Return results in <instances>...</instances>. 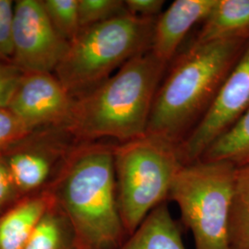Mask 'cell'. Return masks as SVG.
Returning <instances> with one entry per match:
<instances>
[{"instance_id": "cell-22", "label": "cell", "mask_w": 249, "mask_h": 249, "mask_svg": "<svg viewBox=\"0 0 249 249\" xmlns=\"http://www.w3.org/2000/svg\"><path fill=\"white\" fill-rule=\"evenodd\" d=\"M22 73L13 63L0 60V108L9 107Z\"/></svg>"}, {"instance_id": "cell-10", "label": "cell", "mask_w": 249, "mask_h": 249, "mask_svg": "<svg viewBox=\"0 0 249 249\" xmlns=\"http://www.w3.org/2000/svg\"><path fill=\"white\" fill-rule=\"evenodd\" d=\"M217 0H176L156 18L151 51L168 63L189 30L205 20Z\"/></svg>"}, {"instance_id": "cell-4", "label": "cell", "mask_w": 249, "mask_h": 249, "mask_svg": "<svg viewBox=\"0 0 249 249\" xmlns=\"http://www.w3.org/2000/svg\"><path fill=\"white\" fill-rule=\"evenodd\" d=\"M156 18L125 12L81 29L56 67V78L73 98L97 87L130 59L151 51Z\"/></svg>"}, {"instance_id": "cell-23", "label": "cell", "mask_w": 249, "mask_h": 249, "mask_svg": "<svg viewBox=\"0 0 249 249\" xmlns=\"http://www.w3.org/2000/svg\"><path fill=\"white\" fill-rule=\"evenodd\" d=\"M18 199L20 198L10 177L5 157L0 154V214L7 211Z\"/></svg>"}, {"instance_id": "cell-19", "label": "cell", "mask_w": 249, "mask_h": 249, "mask_svg": "<svg viewBox=\"0 0 249 249\" xmlns=\"http://www.w3.org/2000/svg\"><path fill=\"white\" fill-rule=\"evenodd\" d=\"M78 9L80 30L127 12L121 0H78Z\"/></svg>"}, {"instance_id": "cell-20", "label": "cell", "mask_w": 249, "mask_h": 249, "mask_svg": "<svg viewBox=\"0 0 249 249\" xmlns=\"http://www.w3.org/2000/svg\"><path fill=\"white\" fill-rule=\"evenodd\" d=\"M33 131L9 108H0V154L21 142Z\"/></svg>"}, {"instance_id": "cell-13", "label": "cell", "mask_w": 249, "mask_h": 249, "mask_svg": "<svg viewBox=\"0 0 249 249\" xmlns=\"http://www.w3.org/2000/svg\"><path fill=\"white\" fill-rule=\"evenodd\" d=\"M117 249H187L167 203L158 206Z\"/></svg>"}, {"instance_id": "cell-1", "label": "cell", "mask_w": 249, "mask_h": 249, "mask_svg": "<svg viewBox=\"0 0 249 249\" xmlns=\"http://www.w3.org/2000/svg\"><path fill=\"white\" fill-rule=\"evenodd\" d=\"M79 249H117L127 237L116 187L115 146L80 145L65 158L50 187Z\"/></svg>"}, {"instance_id": "cell-14", "label": "cell", "mask_w": 249, "mask_h": 249, "mask_svg": "<svg viewBox=\"0 0 249 249\" xmlns=\"http://www.w3.org/2000/svg\"><path fill=\"white\" fill-rule=\"evenodd\" d=\"M249 39V0H217L193 44Z\"/></svg>"}, {"instance_id": "cell-2", "label": "cell", "mask_w": 249, "mask_h": 249, "mask_svg": "<svg viewBox=\"0 0 249 249\" xmlns=\"http://www.w3.org/2000/svg\"><path fill=\"white\" fill-rule=\"evenodd\" d=\"M166 65L151 51L135 56L97 87L74 98L65 128L84 142L142 138Z\"/></svg>"}, {"instance_id": "cell-18", "label": "cell", "mask_w": 249, "mask_h": 249, "mask_svg": "<svg viewBox=\"0 0 249 249\" xmlns=\"http://www.w3.org/2000/svg\"><path fill=\"white\" fill-rule=\"evenodd\" d=\"M45 12L57 33L71 42L80 33L78 0H42Z\"/></svg>"}, {"instance_id": "cell-17", "label": "cell", "mask_w": 249, "mask_h": 249, "mask_svg": "<svg viewBox=\"0 0 249 249\" xmlns=\"http://www.w3.org/2000/svg\"><path fill=\"white\" fill-rule=\"evenodd\" d=\"M231 249H249V164L236 168L230 214Z\"/></svg>"}, {"instance_id": "cell-7", "label": "cell", "mask_w": 249, "mask_h": 249, "mask_svg": "<svg viewBox=\"0 0 249 249\" xmlns=\"http://www.w3.org/2000/svg\"><path fill=\"white\" fill-rule=\"evenodd\" d=\"M249 110V44L213 102L179 150L185 164L200 160L205 151Z\"/></svg>"}, {"instance_id": "cell-8", "label": "cell", "mask_w": 249, "mask_h": 249, "mask_svg": "<svg viewBox=\"0 0 249 249\" xmlns=\"http://www.w3.org/2000/svg\"><path fill=\"white\" fill-rule=\"evenodd\" d=\"M69 44L51 23L42 0L14 2L12 63L21 71H54Z\"/></svg>"}, {"instance_id": "cell-24", "label": "cell", "mask_w": 249, "mask_h": 249, "mask_svg": "<svg viewBox=\"0 0 249 249\" xmlns=\"http://www.w3.org/2000/svg\"><path fill=\"white\" fill-rule=\"evenodd\" d=\"M126 11L134 15L144 18H155L160 16V10L164 5L162 0H125Z\"/></svg>"}, {"instance_id": "cell-12", "label": "cell", "mask_w": 249, "mask_h": 249, "mask_svg": "<svg viewBox=\"0 0 249 249\" xmlns=\"http://www.w3.org/2000/svg\"><path fill=\"white\" fill-rule=\"evenodd\" d=\"M59 151L15 145L3 154L19 198L48 188Z\"/></svg>"}, {"instance_id": "cell-21", "label": "cell", "mask_w": 249, "mask_h": 249, "mask_svg": "<svg viewBox=\"0 0 249 249\" xmlns=\"http://www.w3.org/2000/svg\"><path fill=\"white\" fill-rule=\"evenodd\" d=\"M14 3L0 0V60L12 62Z\"/></svg>"}, {"instance_id": "cell-5", "label": "cell", "mask_w": 249, "mask_h": 249, "mask_svg": "<svg viewBox=\"0 0 249 249\" xmlns=\"http://www.w3.org/2000/svg\"><path fill=\"white\" fill-rule=\"evenodd\" d=\"M183 165L179 144L160 136L146 134L115 146L117 197L127 235L168 200Z\"/></svg>"}, {"instance_id": "cell-11", "label": "cell", "mask_w": 249, "mask_h": 249, "mask_svg": "<svg viewBox=\"0 0 249 249\" xmlns=\"http://www.w3.org/2000/svg\"><path fill=\"white\" fill-rule=\"evenodd\" d=\"M56 203L51 187L18 199L0 214V249H22L47 211Z\"/></svg>"}, {"instance_id": "cell-6", "label": "cell", "mask_w": 249, "mask_h": 249, "mask_svg": "<svg viewBox=\"0 0 249 249\" xmlns=\"http://www.w3.org/2000/svg\"><path fill=\"white\" fill-rule=\"evenodd\" d=\"M236 166L226 160L185 164L175 178L168 199L191 231L195 249H231L230 214Z\"/></svg>"}, {"instance_id": "cell-3", "label": "cell", "mask_w": 249, "mask_h": 249, "mask_svg": "<svg viewBox=\"0 0 249 249\" xmlns=\"http://www.w3.org/2000/svg\"><path fill=\"white\" fill-rule=\"evenodd\" d=\"M249 44V39H230L191 45L158 88L147 134L178 143L204 116Z\"/></svg>"}, {"instance_id": "cell-15", "label": "cell", "mask_w": 249, "mask_h": 249, "mask_svg": "<svg viewBox=\"0 0 249 249\" xmlns=\"http://www.w3.org/2000/svg\"><path fill=\"white\" fill-rule=\"evenodd\" d=\"M22 249H79L71 225L57 202L44 215Z\"/></svg>"}, {"instance_id": "cell-16", "label": "cell", "mask_w": 249, "mask_h": 249, "mask_svg": "<svg viewBox=\"0 0 249 249\" xmlns=\"http://www.w3.org/2000/svg\"><path fill=\"white\" fill-rule=\"evenodd\" d=\"M200 160H226L236 167L249 164V110L208 148Z\"/></svg>"}, {"instance_id": "cell-9", "label": "cell", "mask_w": 249, "mask_h": 249, "mask_svg": "<svg viewBox=\"0 0 249 249\" xmlns=\"http://www.w3.org/2000/svg\"><path fill=\"white\" fill-rule=\"evenodd\" d=\"M74 98L48 72H23L9 102V108L33 130L46 124L66 127Z\"/></svg>"}]
</instances>
